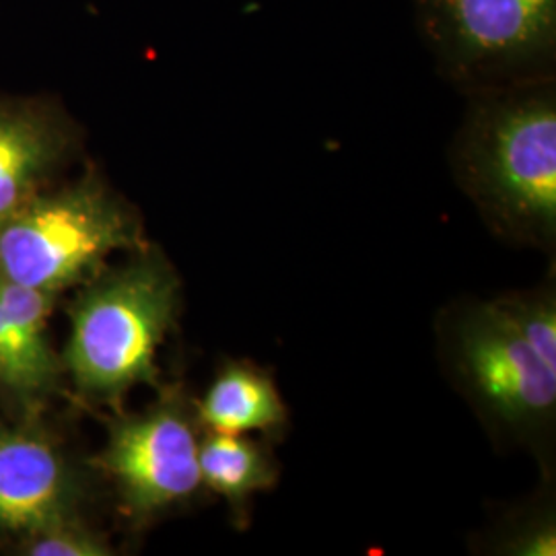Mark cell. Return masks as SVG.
Segmentation results:
<instances>
[{"label":"cell","instance_id":"obj_8","mask_svg":"<svg viewBox=\"0 0 556 556\" xmlns=\"http://www.w3.org/2000/svg\"><path fill=\"white\" fill-rule=\"evenodd\" d=\"M73 142L68 122L48 103L0 100V220L43 190Z\"/></svg>","mask_w":556,"mask_h":556},{"label":"cell","instance_id":"obj_13","mask_svg":"<svg viewBox=\"0 0 556 556\" xmlns=\"http://www.w3.org/2000/svg\"><path fill=\"white\" fill-rule=\"evenodd\" d=\"M498 309L511 319L519 334L546 365L556 369V287L555 278L532 289L511 291L493 299Z\"/></svg>","mask_w":556,"mask_h":556},{"label":"cell","instance_id":"obj_5","mask_svg":"<svg viewBox=\"0 0 556 556\" xmlns=\"http://www.w3.org/2000/svg\"><path fill=\"white\" fill-rule=\"evenodd\" d=\"M200 425L194 402L169 392L135 417L118 418L100 456L119 503L135 523H144L199 497Z\"/></svg>","mask_w":556,"mask_h":556},{"label":"cell","instance_id":"obj_9","mask_svg":"<svg viewBox=\"0 0 556 556\" xmlns=\"http://www.w3.org/2000/svg\"><path fill=\"white\" fill-rule=\"evenodd\" d=\"M197 406L200 429L282 441L289 408L273 374L250 358H225Z\"/></svg>","mask_w":556,"mask_h":556},{"label":"cell","instance_id":"obj_6","mask_svg":"<svg viewBox=\"0 0 556 556\" xmlns=\"http://www.w3.org/2000/svg\"><path fill=\"white\" fill-rule=\"evenodd\" d=\"M445 62L464 75L523 66L551 50L556 0H417Z\"/></svg>","mask_w":556,"mask_h":556},{"label":"cell","instance_id":"obj_12","mask_svg":"<svg viewBox=\"0 0 556 556\" xmlns=\"http://www.w3.org/2000/svg\"><path fill=\"white\" fill-rule=\"evenodd\" d=\"M553 495L530 501L497 519L480 542V551L501 556H555L556 516Z\"/></svg>","mask_w":556,"mask_h":556},{"label":"cell","instance_id":"obj_11","mask_svg":"<svg viewBox=\"0 0 556 556\" xmlns=\"http://www.w3.org/2000/svg\"><path fill=\"white\" fill-rule=\"evenodd\" d=\"M56 293H48L20 282L0 280V312L20 340L21 349L40 378L52 386L59 376V361L54 357L46 328Z\"/></svg>","mask_w":556,"mask_h":556},{"label":"cell","instance_id":"obj_3","mask_svg":"<svg viewBox=\"0 0 556 556\" xmlns=\"http://www.w3.org/2000/svg\"><path fill=\"white\" fill-rule=\"evenodd\" d=\"M135 254L96 275L71 314L66 367L80 394L100 402L157 386V353L178 319L181 282L172 264L149 245Z\"/></svg>","mask_w":556,"mask_h":556},{"label":"cell","instance_id":"obj_15","mask_svg":"<svg viewBox=\"0 0 556 556\" xmlns=\"http://www.w3.org/2000/svg\"><path fill=\"white\" fill-rule=\"evenodd\" d=\"M0 383L17 394H36L48 388V383L25 357L20 340L11 330L9 321L0 312Z\"/></svg>","mask_w":556,"mask_h":556},{"label":"cell","instance_id":"obj_4","mask_svg":"<svg viewBox=\"0 0 556 556\" xmlns=\"http://www.w3.org/2000/svg\"><path fill=\"white\" fill-rule=\"evenodd\" d=\"M147 243L132 208L98 176L41 190L0 220L2 280L60 293L100 275L114 252Z\"/></svg>","mask_w":556,"mask_h":556},{"label":"cell","instance_id":"obj_2","mask_svg":"<svg viewBox=\"0 0 556 556\" xmlns=\"http://www.w3.org/2000/svg\"><path fill=\"white\" fill-rule=\"evenodd\" d=\"M468 199L497 238L555 254L556 105L548 91L486 101L456 147Z\"/></svg>","mask_w":556,"mask_h":556},{"label":"cell","instance_id":"obj_1","mask_svg":"<svg viewBox=\"0 0 556 556\" xmlns=\"http://www.w3.org/2000/svg\"><path fill=\"white\" fill-rule=\"evenodd\" d=\"M447 383L498 450L526 452L555 472L556 369L546 365L493 299L450 301L435 318Z\"/></svg>","mask_w":556,"mask_h":556},{"label":"cell","instance_id":"obj_7","mask_svg":"<svg viewBox=\"0 0 556 556\" xmlns=\"http://www.w3.org/2000/svg\"><path fill=\"white\" fill-rule=\"evenodd\" d=\"M79 497L73 468L48 439L0 427V536H38L75 523Z\"/></svg>","mask_w":556,"mask_h":556},{"label":"cell","instance_id":"obj_10","mask_svg":"<svg viewBox=\"0 0 556 556\" xmlns=\"http://www.w3.org/2000/svg\"><path fill=\"white\" fill-rule=\"evenodd\" d=\"M199 462L204 489L227 503L238 530L250 526L254 497L273 491L280 478L273 441L254 435L206 431L200 438Z\"/></svg>","mask_w":556,"mask_h":556},{"label":"cell","instance_id":"obj_14","mask_svg":"<svg viewBox=\"0 0 556 556\" xmlns=\"http://www.w3.org/2000/svg\"><path fill=\"white\" fill-rule=\"evenodd\" d=\"M23 555L29 556H108L112 546L98 532H91L80 521L60 526L56 530L27 538Z\"/></svg>","mask_w":556,"mask_h":556},{"label":"cell","instance_id":"obj_16","mask_svg":"<svg viewBox=\"0 0 556 556\" xmlns=\"http://www.w3.org/2000/svg\"><path fill=\"white\" fill-rule=\"evenodd\" d=\"M0 280H2V273H0Z\"/></svg>","mask_w":556,"mask_h":556}]
</instances>
